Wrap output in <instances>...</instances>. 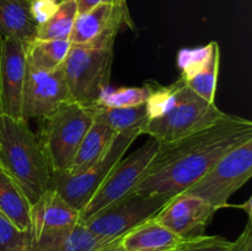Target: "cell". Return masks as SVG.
Returning a JSON list of instances; mask_svg holds the SVG:
<instances>
[{
  "label": "cell",
  "mask_w": 252,
  "mask_h": 251,
  "mask_svg": "<svg viewBox=\"0 0 252 251\" xmlns=\"http://www.w3.org/2000/svg\"><path fill=\"white\" fill-rule=\"evenodd\" d=\"M252 139V122L225 115L213 125L160 149L135 192L174 197L198 181L221 157Z\"/></svg>",
  "instance_id": "6da1fadb"
},
{
  "label": "cell",
  "mask_w": 252,
  "mask_h": 251,
  "mask_svg": "<svg viewBox=\"0 0 252 251\" xmlns=\"http://www.w3.org/2000/svg\"><path fill=\"white\" fill-rule=\"evenodd\" d=\"M147 108L148 122L143 134L159 140L160 144L193 134L225 115L216 103L199 97L181 78L167 86L152 81Z\"/></svg>",
  "instance_id": "7a4b0ae2"
},
{
  "label": "cell",
  "mask_w": 252,
  "mask_h": 251,
  "mask_svg": "<svg viewBox=\"0 0 252 251\" xmlns=\"http://www.w3.org/2000/svg\"><path fill=\"white\" fill-rule=\"evenodd\" d=\"M0 165L20 185L31 206L48 189L51 167L38 137L25 120L2 117Z\"/></svg>",
  "instance_id": "3957f363"
},
{
  "label": "cell",
  "mask_w": 252,
  "mask_h": 251,
  "mask_svg": "<svg viewBox=\"0 0 252 251\" xmlns=\"http://www.w3.org/2000/svg\"><path fill=\"white\" fill-rule=\"evenodd\" d=\"M93 122L91 107H84L73 101L41 121L38 139L52 174L68 171L76 150Z\"/></svg>",
  "instance_id": "277c9868"
},
{
  "label": "cell",
  "mask_w": 252,
  "mask_h": 251,
  "mask_svg": "<svg viewBox=\"0 0 252 251\" xmlns=\"http://www.w3.org/2000/svg\"><path fill=\"white\" fill-rule=\"evenodd\" d=\"M113 56V47L71 44L62 66L73 102L84 107L96 105L110 88Z\"/></svg>",
  "instance_id": "5b68a950"
},
{
  "label": "cell",
  "mask_w": 252,
  "mask_h": 251,
  "mask_svg": "<svg viewBox=\"0 0 252 251\" xmlns=\"http://www.w3.org/2000/svg\"><path fill=\"white\" fill-rule=\"evenodd\" d=\"M252 176V139L221 157L186 193L206 201L214 208L229 207V199Z\"/></svg>",
  "instance_id": "8992f818"
},
{
  "label": "cell",
  "mask_w": 252,
  "mask_h": 251,
  "mask_svg": "<svg viewBox=\"0 0 252 251\" xmlns=\"http://www.w3.org/2000/svg\"><path fill=\"white\" fill-rule=\"evenodd\" d=\"M159 149V140L149 137L135 152L125 159L122 157L111 170L93 198L80 211V220L134 193Z\"/></svg>",
  "instance_id": "52a82bcc"
},
{
  "label": "cell",
  "mask_w": 252,
  "mask_h": 251,
  "mask_svg": "<svg viewBox=\"0 0 252 251\" xmlns=\"http://www.w3.org/2000/svg\"><path fill=\"white\" fill-rule=\"evenodd\" d=\"M137 138L135 135L116 134L111 147L98 161L74 174H52L48 188L56 191L64 201L80 212Z\"/></svg>",
  "instance_id": "ba28073f"
},
{
  "label": "cell",
  "mask_w": 252,
  "mask_h": 251,
  "mask_svg": "<svg viewBox=\"0 0 252 251\" xmlns=\"http://www.w3.org/2000/svg\"><path fill=\"white\" fill-rule=\"evenodd\" d=\"M171 197L137 193L81 220L96 235L107 240H120L125 234L154 218Z\"/></svg>",
  "instance_id": "9c48e42d"
},
{
  "label": "cell",
  "mask_w": 252,
  "mask_h": 251,
  "mask_svg": "<svg viewBox=\"0 0 252 251\" xmlns=\"http://www.w3.org/2000/svg\"><path fill=\"white\" fill-rule=\"evenodd\" d=\"M63 66L51 71L38 70L27 64L22 95V120H44L70 102Z\"/></svg>",
  "instance_id": "30bf717a"
},
{
  "label": "cell",
  "mask_w": 252,
  "mask_h": 251,
  "mask_svg": "<svg viewBox=\"0 0 252 251\" xmlns=\"http://www.w3.org/2000/svg\"><path fill=\"white\" fill-rule=\"evenodd\" d=\"M127 1L103 2L84 14H78L70 33L71 44L115 47L117 34L126 27H133Z\"/></svg>",
  "instance_id": "8fae6325"
},
{
  "label": "cell",
  "mask_w": 252,
  "mask_h": 251,
  "mask_svg": "<svg viewBox=\"0 0 252 251\" xmlns=\"http://www.w3.org/2000/svg\"><path fill=\"white\" fill-rule=\"evenodd\" d=\"M218 209L193 194L181 192L170 198L164 208L154 217L184 240L206 234V229Z\"/></svg>",
  "instance_id": "7c38bea8"
},
{
  "label": "cell",
  "mask_w": 252,
  "mask_h": 251,
  "mask_svg": "<svg viewBox=\"0 0 252 251\" xmlns=\"http://www.w3.org/2000/svg\"><path fill=\"white\" fill-rule=\"evenodd\" d=\"M219 65L220 48L216 41L196 48H182L177 54L180 78L199 97L212 103H216Z\"/></svg>",
  "instance_id": "4fadbf2b"
},
{
  "label": "cell",
  "mask_w": 252,
  "mask_h": 251,
  "mask_svg": "<svg viewBox=\"0 0 252 251\" xmlns=\"http://www.w3.org/2000/svg\"><path fill=\"white\" fill-rule=\"evenodd\" d=\"M26 69V46L15 39H2L0 52V110L2 116L22 120Z\"/></svg>",
  "instance_id": "5bb4252c"
},
{
  "label": "cell",
  "mask_w": 252,
  "mask_h": 251,
  "mask_svg": "<svg viewBox=\"0 0 252 251\" xmlns=\"http://www.w3.org/2000/svg\"><path fill=\"white\" fill-rule=\"evenodd\" d=\"M80 221V212L48 188L31 206L27 243L37 244L64 233Z\"/></svg>",
  "instance_id": "9a60e30c"
},
{
  "label": "cell",
  "mask_w": 252,
  "mask_h": 251,
  "mask_svg": "<svg viewBox=\"0 0 252 251\" xmlns=\"http://www.w3.org/2000/svg\"><path fill=\"white\" fill-rule=\"evenodd\" d=\"M37 26L30 0H0V38L29 46L37 37Z\"/></svg>",
  "instance_id": "2e32d148"
},
{
  "label": "cell",
  "mask_w": 252,
  "mask_h": 251,
  "mask_svg": "<svg viewBox=\"0 0 252 251\" xmlns=\"http://www.w3.org/2000/svg\"><path fill=\"white\" fill-rule=\"evenodd\" d=\"M184 241L152 218L125 234L118 245L122 251H169L179 248Z\"/></svg>",
  "instance_id": "e0dca14e"
},
{
  "label": "cell",
  "mask_w": 252,
  "mask_h": 251,
  "mask_svg": "<svg viewBox=\"0 0 252 251\" xmlns=\"http://www.w3.org/2000/svg\"><path fill=\"white\" fill-rule=\"evenodd\" d=\"M120 240H107L86 228L83 221L54 238L42 243L29 244L30 251H98Z\"/></svg>",
  "instance_id": "ac0fdd59"
},
{
  "label": "cell",
  "mask_w": 252,
  "mask_h": 251,
  "mask_svg": "<svg viewBox=\"0 0 252 251\" xmlns=\"http://www.w3.org/2000/svg\"><path fill=\"white\" fill-rule=\"evenodd\" d=\"M0 213L20 231L26 233L31 223V203L14 177L0 165Z\"/></svg>",
  "instance_id": "d6986e66"
},
{
  "label": "cell",
  "mask_w": 252,
  "mask_h": 251,
  "mask_svg": "<svg viewBox=\"0 0 252 251\" xmlns=\"http://www.w3.org/2000/svg\"><path fill=\"white\" fill-rule=\"evenodd\" d=\"M94 120L105 123L116 134L139 137L148 122L147 102L132 107H101L91 106Z\"/></svg>",
  "instance_id": "ffe728a7"
},
{
  "label": "cell",
  "mask_w": 252,
  "mask_h": 251,
  "mask_svg": "<svg viewBox=\"0 0 252 251\" xmlns=\"http://www.w3.org/2000/svg\"><path fill=\"white\" fill-rule=\"evenodd\" d=\"M115 137L116 133L108 126L94 120L93 125L90 126L85 137L81 140L66 174L81 171L98 161L111 147Z\"/></svg>",
  "instance_id": "44dd1931"
},
{
  "label": "cell",
  "mask_w": 252,
  "mask_h": 251,
  "mask_svg": "<svg viewBox=\"0 0 252 251\" xmlns=\"http://www.w3.org/2000/svg\"><path fill=\"white\" fill-rule=\"evenodd\" d=\"M71 43L69 39H38L26 47L27 64L38 70L51 71L63 65Z\"/></svg>",
  "instance_id": "7402d4cb"
},
{
  "label": "cell",
  "mask_w": 252,
  "mask_h": 251,
  "mask_svg": "<svg viewBox=\"0 0 252 251\" xmlns=\"http://www.w3.org/2000/svg\"><path fill=\"white\" fill-rule=\"evenodd\" d=\"M78 16L75 0H63L59 2L51 19L37 30L38 39H69L74 21Z\"/></svg>",
  "instance_id": "603a6c76"
},
{
  "label": "cell",
  "mask_w": 252,
  "mask_h": 251,
  "mask_svg": "<svg viewBox=\"0 0 252 251\" xmlns=\"http://www.w3.org/2000/svg\"><path fill=\"white\" fill-rule=\"evenodd\" d=\"M152 94V83L143 86L118 88L110 90V88L100 96L96 106L101 107H132L145 103Z\"/></svg>",
  "instance_id": "cb8c5ba5"
},
{
  "label": "cell",
  "mask_w": 252,
  "mask_h": 251,
  "mask_svg": "<svg viewBox=\"0 0 252 251\" xmlns=\"http://www.w3.org/2000/svg\"><path fill=\"white\" fill-rule=\"evenodd\" d=\"M234 241L219 235H201L185 240L174 251H229Z\"/></svg>",
  "instance_id": "d4e9b609"
},
{
  "label": "cell",
  "mask_w": 252,
  "mask_h": 251,
  "mask_svg": "<svg viewBox=\"0 0 252 251\" xmlns=\"http://www.w3.org/2000/svg\"><path fill=\"white\" fill-rule=\"evenodd\" d=\"M26 238V233L20 231L6 217L0 213V251L9 250Z\"/></svg>",
  "instance_id": "484cf974"
},
{
  "label": "cell",
  "mask_w": 252,
  "mask_h": 251,
  "mask_svg": "<svg viewBox=\"0 0 252 251\" xmlns=\"http://www.w3.org/2000/svg\"><path fill=\"white\" fill-rule=\"evenodd\" d=\"M30 4H31V12L34 21L39 27L51 19L52 15L56 12L59 2H57L56 0H30Z\"/></svg>",
  "instance_id": "4316f807"
},
{
  "label": "cell",
  "mask_w": 252,
  "mask_h": 251,
  "mask_svg": "<svg viewBox=\"0 0 252 251\" xmlns=\"http://www.w3.org/2000/svg\"><path fill=\"white\" fill-rule=\"evenodd\" d=\"M252 235V220L249 219L248 224H246L245 229L243 230V233L238 236V239H235L233 243V246L229 251H241L243 250L244 245H245V241L249 236Z\"/></svg>",
  "instance_id": "83f0119b"
},
{
  "label": "cell",
  "mask_w": 252,
  "mask_h": 251,
  "mask_svg": "<svg viewBox=\"0 0 252 251\" xmlns=\"http://www.w3.org/2000/svg\"><path fill=\"white\" fill-rule=\"evenodd\" d=\"M123 1V0H75L76 6H78V14H84V12L89 11L93 7L97 6V5L103 4V2H117Z\"/></svg>",
  "instance_id": "f1b7e54d"
},
{
  "label": "cell",
  "mask_w": 252,
  "mask_h": 251,
  "mask_svg": "<svg viewBox=\"0 0 252 251\" xmlns=\"http://www.w3.org/2000/svg\"><path fill=\"white\" fill-rule=\"evenodd\" d=\"M252 198H249L248 201L245 202V203L243 204V206H234V207H236V208H240V209H244V211L246 212V214H248V217H249V219H251L252 218Z\"/></svg>",
  "instance_id": "f546056e"
},
{
  "label": "cell",
  "mask_w": 252,
  "mask_h": 251,
  "mask_svg": "<svg viewBox=\"0 0 252 251\" xmlns=\"http://www.w3.org/2000/svg\"><path fill=\"white\" fill-rule=\"evenodd\" d=\"M6 251H30L29 243H27V238L25 239L24 241H21V243L17 244V245L12 246L11 249H9V250H6Z\"/></svg>",
  "instance_id": "4dcf8cb0"
},
{
  "label": "cell",
  "mask_w": 252,
  "mask_h": 251,
  "mask_svg": "<svg viewBox=\"0 0 252 251\" xmlns=\"http://www.w3.org/2000/svg\"><path fill=\"white\" fill-rule=\"evenodd\" d=\"M241 251H252V235L249 236L245 241V245H244L243 250Z\"/></svg>",
  "instance_id": "1f68e13d"
},
{
  "label": "cell",
  "mask_w": 252,
  "mask_h": 251,
  "mask_svg": "<svg viewBox=\"0 0 252 251\" xmlns=\"http://www.w3.org/2000/svg\"><path fill=\"white\" fill-rule=\"evenodd\" d=\"M98 251H122V250H121V248H120V245H118V243H116V244H113V245L107 246V248L102 249V250H98Z\"/></svg>",
  "instance_id": "d6a6232c"
},
{
  "label": "cell",
  "mask_w": 252,
  "mask_h": 251,
  "mask_svg": "<svg viewBox=\"0 0 252 251\" xmlns=\"http://www.w3.org/2000/svg\"><path fill=\"white\" fill-rule=\"evenodd\" d=\"M2 117H4V116H2L1 110H0V132H1V128H2Z\"/></svg>",
  "instance_id": "836d02e7"
},
{
  "label": "cell",
  "mask_w": 252,
  "mask_h": 251,
  "mask_svg": "<svg viewBox=\"0 0 252 251\" xmlns=\"http://www.w3.org/2000/svg\"><path fill=\"white\" fill-rule=\"evenodd\" d=\"M0 52H1V38H0Z\"/></svg>",
  "instance_id": "e575fe53"
},
{
  "label": "cell",
  "mask_w": 252,
  "mask_h": 251,
  "mask_svg": "<svg viewBox=\"0 0 252 251\" xmlns=\"http://www.w3.org/2000/svg\"><path fill=\"white\" fill-rule=\"evenodd\" d=\"M56 1L57 2H62V1H63V0H56Z\"/></svg>",
  "instance_id": "d590c367"
},
{
  "label": "cell",
  "mask_w": 252,
  "mask_h": 251,
  "mask_svg": "<svg viewBox=\"0 0 252 251\" xmlns=\"http://www.w3.org/2000/svg\"><path fill=\"white\" fill-rule=\"evenodd\" d=\"M174 250H175V249H174ZM174 250H169V251H174Z\"/></svg>",
  "instance_id": "8d00e7d4"
}]
</instances>
